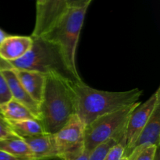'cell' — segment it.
Wrapping results in <instances>:
<instances>
[{
	"mask_svg": "<svg viewBox=\"0 0 160 160\" xmlns=\"http://www.w3.org/2000/svg\"><path fill=\"white\" fill-rule=\"evenodd\" d=\"M12 70L28 95L38 104H40L43 96L46 76L35 71L13 69Z\"/></svg>",
	"mask_w": 160,
	"mask_h": 160,
	"instance_id": "4fadbf2b",
	"label": "cell"
},
{
	"mask_svg": "<svg viewBox=\"0 0 160 160\" xmlns=\"http://www.w3.org/2000/svg\"><path fill=\"white\" fill-rule=\"evenodd\" d=\"M148 145H160V103L156 106L149 120L138 134L135 142L125 156V159L134 148Z\"/></svg>",
	"mask_w": 160,
	"mask_h": 160,
	"instance_id": "9c48e42d",
	"label": "cell"
},
{
	"mask_svg": "<svg viewBox=\"0 0 160 160\" xmlns=\"http://www.w3.org/2000/svg\"><path fill=\"white\" fill-rule=\"evenodd\" d=\"M8 36L9 35H8L4 31H2V30L0 28V45H2V43L4 42V40L8 37Z\"/></svg>",
	"mask_w": 160,
	"mask_h": 160,
	"instance_id": "cb8c5ba5",
	"label": "cell"
},
{
	"mask_svg": "<svg viewBox=\"0 0 160 160\" xmlns=\"http://www.w3.org/2000/svg\"><path fill=\"white\" fill-rule=\"evenodd\" d=\"M1 71L7 82L12 98L26 106L39 121L40 118L39 104L34 102L25 91V89L22 87L13 70L12 69H5V70H1Z\"/></svg>",
	"mask_w": 160,
	"mask_h": 160,
	"instance_id": "7c38bea8",
	"label": "cell"
},
{
	"mask_svg": "<svg viewBox=\"0 0 160 160\" xmlns=\"http://www.w3.org/2000/svg\"><path fill=\"white\" fill-rule=\"evenodd\" d=\"M0 151H2L19 160L34 159L31 149L24 140L19 137L0 139Z\"/></svg>",
	"mask_w": 160,
	"mask_h": 160,
	"instance_id": "5bb4252c",
	"label": "cell"
},
{
	"mask_svg": "<svg viewBox=\"0 0 160 160\" xmlns=\"http://www.w3.org/2000/svg\"><path fill=\"white\" fill-rule=\"evenodd\" d=\"M159 146L148 145L134 148L126 158V160H154L156 150Z\"/></svg>",
	"mask_w": 160,
	"mask_h": 160,
	"instance_id": "e0dca14e",
	"label": "cell"
},
{
	"mask_svg": "<svg viewBox=\"0 0 160 160\" xmlns=\"http://www.w3.org/2000/svg\"><path fill=\"white\" fill-rule=\"evenodd\" d=\"M76 96V114L84 125L98 117L139 102L142 90L134 88L126 92L98 90L83 81L73 84Z\"/></svg>",
	"mask_w": 160,
	"mask_h": 160,
	"instance_id": "7a4b0ae2",
	"label": "cell"
},
{
	"mask_svg": "<svg viewBox=\"0 0 160 160\" xmlns=\"http://www.w3.org/2000/svg\"><path fill=\"white\" fill-rule=\"evenodd\" d=\"M36 1H37V0H36Z\"/></svg>",
	"mask_w": 160,
	"mask_h": 160,
	"instance_id": "83f0119b",
	"label": "cell"
},
{
	"mask_svg": "<svg viewBox=\"0 0 160 160\" xmlns=\"http://www.w3.org/2000/svg\"><path fill=\"white\" fill-rule=\"evenodd\" d=\"M74 83L59 75H46L39 121L47 134H56L76 114Z\"/></svg>",
	"mask_w": 160,
	"mask_h": 160,
	"instance_id": "6da1fadb",
	"label": "cell"
},
{
	"mask_svg": "<svg viewBox=\"0 0 160 160\" xmlns=\"http://www.w3.org/2000/svg\"><path fill=\"white\" fill-rule=\"evenodd\" d=\"M0 160H19L13 156L7 154L2 151H0Z\"/></svg>",
	"mask_w": 160,
	"mask_h": 160,
	"instance_id": "603a6c76",
	"label": "cell"
},
{
	"mask_svg": "<svg viewBox=\"0 0 160 160\" xmlns=\"http://www.w3.org/2000/svg\"><path fill=\"white\" fill-rule=\"evenodd\" d=\"M31 49L16 60L7 62L0 58V70L13 69L35 71L44 75L56 74L73 82L82 81L70 70L60 49L42 37H32Z\"/></svg>",
	"mask_w": 160,
	"mask_h": 160,
	"instance_id": "3957f363",
	"label": "cell"
},
{
	"mask_svg": "<svg viewBox=\"0 0 160 160\" xmlns=\"http://www.w3.org/2000/svg\"><path fill=\"white\" fill-rule=\"evenodd\" d=\"M29 160H37V159H29Z\"/></svg>",
	"mask_w": 160,
	"mask_h": 160,
	"instance_id": "4316f807",
	"label": "cell"
},
{
	"mask_svg": "<svg viewBox=\"0 0 160 160\" xmlns=\"http://www.w3.org/2000/svg\"><path fill=\"white\" fill-rule=\"evenodd\" d=\"M124 145L122 143H117L109 150L103 160H126L124 158Z\"/></svg>",
	"mask_w": 160,
	"mask_h": 160,
	"instance_id": "d6986e66",
	"label": "cell"
},
{
	"mask_svg": "<svg viewBox=\"0 0 160 160\" xmlns=\"http://www.w3.org/2000/svg\"><path fill=\"white\" fill-rule=\"evenodd\" d=\"M8 122L16 136L22 139L45 133L42 123L38 120H24Z\"/></svg>",
	"mask_w": 160,
	"mask_h": 160,
	"instance_id": "2e32d148",
	"label": "cell"
},
{
	"mask_svg": "<svg viewBox=\"0 0 160 160\" xmlns=\"http://www.w3.org/2000/svg\"><path fill=\"white\" fill-rule=\"evenodd\" d=\"M92 0H67L69 8H81L89 6Z\"/></svg>",
	"mask_w": 160,
	"mask_h": 160,
	"instance_id": "7402d4cb",
	"label": "cell"
},
{
	"mask_svg": "<svg viewBox=\"0 0 160 160\" xmlns=\"http://www.w3.org/2000/svg\"><path fill=\"white\" fill-rule=\"evenodd\" d=\"M141 102L121 108L98 117L84 128L85 151L91 152L94 148L110 138H117L124 145V133L127 122L134 109ZM125 146V145H124Z\"/></svg>",
	"mask_w": 160,
	"mask_h": 160,
	"instance_id": "5b68a950",
	"label": "cell"
},
{
	"mask_svg": "<svg viewBox=\"0 0 160 160\" xmlns=\"http://www.w3.org/2000/svg\"><path fill=\"white\" fill-rule=\"evenodd\" d=\"M0 113L7 121L37 120L26 106L13 98L0 106Z\"/></svg>",
	"mask_w": 160,
	"mask_h": 160,
	"instance_id": "9a60e30c",
	"label": "cell"
},
{
	"mask_svg": "<svg viewBox=\"0 0 160 160\" xmlns=\"http://www.w3.org/2000/svg\"><path fill=\"white\" fill-rule=\"evenodd\" d=\"M84 128L77 114L53 134L59 160H76L85 151Z\"/></svg>",
	"mask_w": 160,
	"mask_h": 160,
	"instance_id": "8992f818",
	"label": "cell"
},
{
	"mask_svg": "<svg viewBox=\"0 0 160 160\" xmlns=\"http://www.w3.org/2000/svg\"><path fill=\"white\" fill-rule=\"evenodd\" d=\"M33 45L31 36L9 35L0 45V58L7 62L23 57Z\"/></svg>",
	"mask_w": 160,
	"mask_h": 160,
	"instance_id": "8fae6325",
	"label": "cell"
},
{
	"mask_svg": "<svg viewBox=\"0 0 160 160\" xmlns=\"http://www.w3.org/2000/svg\"><path fill=\"white\" fill-rule=\"evenodd\" d=\"M154 160H160V152H159V147L156 150V155H155Z\"/></svg>",
	"mask_w": 160,
	"mask_h": 160,
	"instance_id": "d4e9b609",
	"label": "cell"
},
{
	"mask_svg": "<svg viewBox=\"0 0 160 160\" xmlns=\"http://www.w3.org/2000/svg\"><path fill=\"white\" fill-rule=\"evenodd\" d=\"M117 143H120V141L117 138H110L94 148L89 154L88 160H103L106 153L112 146Z\"/></svg>",
	"mask_w": 160,
	"mask_h": 160,
	"instance_id": "ac0fdd59",
	"label": "cell"
},
{
	"mask_svg": "<svg viewBox=\"0 0 160 160\" xmlns=\"http://www.w3.org/2000/svg\"><path fill=\"white\" fill-rule=\"evenodd\" d=\"M159 103H160V88H158L157 90L145 102H140L131 112L125 128L124 158Z\"/></svg>",
	"mask_w": 160,
	"mask_h": 160,
	"instance_id": "52a82bcc",
	"label": "cell"
},
{
	"mask_svg": "<svg viewBox=\"0 0 160 160\" xmlns=\"http://www.w3.org/2000/svg\"><path fill=\"white\" fill-rule=\"evenodd\" d=\"M37 160H59L53 134H38L23 138Z\"/></svg>",
	"mask_w": 160,
	"mask_h": 160,
	"instance_id": "30bf717a",
	"label": "cell"
},
{
	"mask_svg": "<svg viewBox=\"0 0 160 160\" xmlns=\"http://www.w3.org/2000/svg\"><path fill=\"white\" fill-rule=\"evenodd\" d=\"M88 7H68L56 24L42 36L60 49L70 70L78 78L81 77L76 65L77 47Z\"/></svg>",
	"mask_w": 160,
	"mask_h": 160,
	"instance_id": "277c9868",
	"label": "cell"
},
{
	"mask_svg": "<svg viewBox=\"0 0 160 160\" xmlns=\"http://www.w3.org/2000/svg\"><path fill=\"white\" fill-rule=\"evenodd\" d=\"M12 98V95L8 87L7 82L0 70V106L7 102Z\"/></svg>",
	"mask_w": 160,
	"mask_h": 160,
	"instance_id": "ffe728a7",
	"label": "cell"
},
{
	"mask_svg": "<svg viewBox=\"0 0 160 160\" xmlns=\"http://www.w3.org/2000/svg\"><path fill=\"white\" fill-rule=\"evenodd\" d=\"M68 9L67 0H43L36 3V16L31 37L46 34Z\"/></svg>",
	"mask_w": 160,
	"mask_h": 160,
	"instance_id": "ba28073f",
	"label": "cell"
},
{
	"mask_svg": "<svg viewBox=\"0 0 160 160\" xmlns=\"http://www.w3.org/2000/svg\"><path fill=\"white\" fill-rule=\"evenodd\" d=\"M42 1H43V0H37V1H36L37 2H36V3H40V2H42Z\"/></svg>",
	"mask_w": 160,
	"mask_h": 160,
	"instance_id": "484cf974",
	"label": "cell"
},
{
	"mask_svg": "<svg viewBox=\"0 0 160 160\" xmlns=\"http://www.w3.org/2000/svg\"><path fill=\"white\" fill-rule=\"evenodd\" d=\"M11 137H17L11 129L9 122L0 113V139Z\"/></svg>",
	"mask_w": 160,
	"mask_h": 160,
	"instance_id": "44dd1931",
	"label": "cell"
}]
</instances>
